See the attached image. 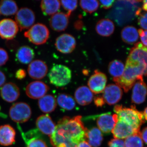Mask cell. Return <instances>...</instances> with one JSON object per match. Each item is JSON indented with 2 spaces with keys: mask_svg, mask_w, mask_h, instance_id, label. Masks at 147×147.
I'll return each instance as SVG.
<instances>
[{
  "mask_svg": "<svg viewBox=\"0 0 147 147\" xmlns=\"http://www.w3.org/2000/svg\"><path fill=\"white\" fill-rule=\"evenodd\" d=\"M24 36L29 41L36 45H41L47 42L50 36V31L44 24L37 23L24 33Z\"/></svg>",
  "mask_w": 147,
  "mask_h": 147,
  "instance_id": "8992f818",
  "label": "cell"
},
{
  "mask_svg": "<svg viewBox=\"0 0 147 147\" xmlns=\"http://www.w3.org/2000/svg\"><path fill=\"white\" fill-rule=\"evenodd\" d=\"M140 134L142 140L147 144V127L143 129Z\"/></svg>",
  "mask_w": 147,
  "mask_h": 147,
  "instance_id": "7bdbcfd3",
  "label": "cell"
},
{
  "mask_svg": "<svg viewBox=\"0 0 147 147\" xmlns=\"http://www.w3.org/2000/svg\"><path fill=\"white\" fill-rule=\"evenodd\" d=\"M75 38L68 34H64L57 38L55 42V47L59 52L67 54L72 53L76 47Z\"/></svg>",
  "mask_w": 147,
  "mask_h": 147,
  "instance_id": "7c38bea8",
  "label": "cell"
},
{
  "mask_svg": "<svg viewBox=\"0 0 147 147\" xmlns=\"http://www.w3.org/2000/svg\"><path fill=\"white\" fill-rule=\"evenodd\" d=\"M121 37L124 42L127 44H134L137 42L139 37L137 29L132 26L124 27L121 32Z\"/></svg>",
  "mask_w": 147,
  "mask_h": 147,
  "instance_id": "f1b7e54d",
  "label": "cell"
},
{
  "mask_svg": "<svg viewBox=\"0 0 147 147\" xmlns=\"http://www.w3.org/2000/svg\"><path fill=\"white\" fill-rule=\"evenodd\" d=\"M15 19L18 28L23 31L29 29L33 26L35 21V15L30 9L22 7L17 11Z\"/></svg>",
  "mask_w": 147,
  "mask_h": 147,
  "instance_id": "ba28073f",
  "label": "cell"
},
{
  "mask_svg": "<svg viewBox=\"0 0 147 147\" xmlns=\"http://www.w3.org/2000/svg\"><path fill=\"white\" fill-rule=\"evenodd\" d=\"M140 133L141 131L126 138L124 142L125 147H143L144 143Z\"/></svg>",
  "mask_w": 147,
  "mask_h": 147,
  "instance_id": "d6a6232c",
  "label": "cell"
},
{
  "mask_svg": "<svg viewBox=\"0 0 147 147\" xmlns=\"http://www.w3.org/2000/svg\"><path fill=\"white\" fill-rule=\"evenodd\" d=\"M139 132H140V131L135 129L126 123L117 119L116 116L115 125L112 131L115 139H126L129 136Z\"/></svg>",
  "mask_w": 147,
  "mask_h": 147,
  "instance_id": "2e32d148",
  "label": "cell"
},
{
  "mask_svg": "<svg viewBox=\"0 0 147 147\" xmlns=\"http://www.w3.org/2000/svg\"><path fill=\"white\" fill-rule=\"evenodd\" d=\"M95 30L98 34L101 36H110L115 31V24L110 19H101L96 25Z\"/></svg>",
  "mask_w": 147,
  "mask_h": 147,
  "instance_id": "cb8c5ba5",
  "label": "cell"
},
{
  "mask_svg": "<svg viewBox=\"0 0 147 147\" xmlns=\"http://www.w3.org/2000/svg\"><path fill=\"white\" fill-rule=\"evenodd\" d=\"M38 105L40 110L45 113H51L55 110L57 107L56 99L53 95L47 94L40 98Z\"/></svg>",
  "mask_w": 147,
  "mask_h": 147,
  "instance_id": "4316f807",
  "label": "cell"
},
{
  "mask_svg": "<svg viewBox=\"0 0 147 147\" xmlns=\"http://www.w3.org/2000/svg\"><path fill=\"white\" fill-rule=\"evenodd\" d=\"M88 117L89 118H87L96 119L98 129L105 134H110L114 128L116 122L115 114L112 115L111 113H104Z\"/></svg>",
  "mask_w": 147,
  "mask_h": 147,
  "instance_id": "9c48e42d",
  "label": "cell"
},
{
  "mask_svg": "<svg viewBox=\"0 0 147 147\" xmlns=\"http://www.w3.org/2000/svg\"><path fill=\"white\" fill-rule=\"evenodd\" d=\"M6 80V77L5 74L0 70V87L4 85Z\"/></svg>",
  "mask_w": 147,
  "mask_h": 147,
  "instance_id": "ee69618b",
  "label": "cell"
},
{
  "mask_svg": "<svg viewBox=\"0 0 147 147\" xmlns=\"http://www.w3.org/2000/svg\"><path fill=\"white\" fill-rule=\"evenodd\" d=\"M61 2L57 0H43L40 3V8L45 16L55 14L59 10Z\"/></svg>",
  "mask_w": 147,
  "mask_h": 147,
  "instance_id": "83f0119b",
  "label": "cell"
},
{
  "mask_svg": "<svg viewBox=\"0 0 147 147\" xmlns=\"http://www.w3.org/2000/svg\"><path fill=\"white\" fill-rule=\"evenodd\" d=\"M99 5V2L96 0H83L80 1V7L82 9L90 13L97 10Z\"/></svg>",
  "mask_w": 147,
  "mask_h": 147,
  "instance_id": "836d02e7",
  "label": "cell"
},
{
  "mask_svg": "<svg viewBox=\"0 0 147 147\" xmlns=\"http://www.w3.org/2000/svg\"><path fill=\"white\" fill-rule=\"evenodd\" d=\"M29 76L32 79L40 80L47 75L48 67L45 62L40 60L32 61L28 69Z\"/></svg>",
  "mask_w": 147,
  "mask_h": 147,
  "instance_id": "ac0fdd59",
  "label": "cell"
},
{
  "mask_svg": "<svg viewBox=\"0 0 147 147\" xmlns=\"http://www.w3.org/2000/svg\"><path fill=\"white\" fill-rule=\"evenodd\" d=\"M86 130L82 116L65 117L59 121L50 135V142L53 147H76L86 140Z\"/></svg>",
  "mask_w": 147,
  "mask_h": 147,
  "instance_id": "6da1fadb",
  "label": "cell"
},
{
  "mask_svg": "<svg viewBox=\"0 0 147 147\" xmlns=\"http://www.w3.org/2000/svg\"><path fill=\"white\" fill-rule=\"evenodd\" d=\"M57 102L61 108L66 110H72L76 105L73 97L66 94L59 95L57 98Z\"/></svg>",
  "mask_w": 147,
  "mask_h": 147,
  "instance_id": "1f68e13d",
  "label": "cell"
},
{
  "mask_svg": "<svg viewBox=\"0 0 147 147\" xmlns=\"http://www.w3.org/2000/svg\"><path fill=\"white\" fill-rule=\"evenodd\" d=\"M0 93L3 99L9 102L16 101L20 94L19 88L16 84L12 82L5 84L1 88Z\"/></svg>",
  "mask_w": 147,
  "mask_h": 147,
  "instance_id": "d6986e66",
  "label": "cell"
},
{
  "mask_svg": "<svg viewBox=\"0 0 147 147\" xmlns=\"http://www.w3.org/2000/svg\"><path fill=\"white\" fill-rule=\"evenodd\" d=\"M76 147H92L88 142L84 141L79 143Z\"/></svg>",
  "mask_w": 147,
  "mask_h": 147,
  "instance_id": "f6af8a7d",
  "label": "cell"
},
{
  "mask_svg": "<svg viewBox=\"0 0 147 147\" xmlns=\"http://www.w3.org/2000/svg\"><path fill=\"white\" fill-rule=\"evenodd\" d=\"M19 28L16 22L11 18L0 21V36L4 39L11 40L15 37Z\"/></svg>",
  "mask_w": 147,
  "mask_h": 147,
  "instance_id": "4fadbf2b",
  "label": "cell"
},
{
  "mask_svg": "<svg viewBox=\"0 0 147 147\" xmlns=\"http://www.w3.org/2000/svg\"><path fill=\"white\" fill-rule=\"evenodd\" d=\"M125 67L124 64L121 61L114 60L109 64L108 70L109 74L113 78H117L122 76Z\"/></svg>",
  "mask_w": 147,
  "mask_h": 147,
  "instance_id": "4dcf8cb0",
  "label": "cell"
},
{
  "mask_svg": "<svg viewBox=\"0 0 147 147\" xmlns=\"http://www.w3.org/2000/svg\"><path fill=\"white\" fill-rule=\"evenodd\" d=\"M144 117L145 119L147 121V107L145 108L144 110Z\"/></svg>",
  "mask_w": 147,
  "mask_h": 147,
  "instance_id": "7dc6e473",
  "label": "cell"
},
{
  "mask_svg": "<svg viewBox=\"0 0 147 147\" xmlns=\"http://www.w3.org/2000/svg\"><path fill=\"white\" fill-rule=\"evenodd\" d=\"M49 23L51 28L55 31H63L68 27L69 16L63 12H57L50 18Z\"/></svg>",
  "mask_w": 147,
  "mask_h": 147,
  "instance_id": "ffe728a7",
  "label": "cell"
},
{
  "mask_svg": "<svg viewBox=\"0 0 147 147\" xmlns=\"http://www.w3.org/2000/svg\"><path fill=\"white\" fill-rule=\"evenodd\" d=\"M9 115L12 121L17 123H24L29 120L32 115V110L28 104L18 102L11 107Z\"/></svg>",
  "mask_w": 147,
  "mask_h": 147,
  "instance_id": "52a82bcc",
  "label": "cell"
},
{
  "mask_svg": "<svg viewBox=\"0 0 147 147\" xmlns=\"http://www.w3.org/2000/svg\"><path fill=\"white\" fill-rule=\"evenodd\" d=\"M86 139L92 147H98L103 141V136L100 129L97 127H93L88 129L87 128Z\"/></svg>",
  "mask_w": 147,
  "mask_h": 147,
  "instance_id": "d4e9b609",
  "label": "cell"
},
{
  "mask_svg": "<svg viewBox=\"0 0 147 147\" xmlns=\"http://www.w3.org/2000/svg\"><path fill=\"white\" fill-rule=\"evenodd\" d=\"M36 124L38 129L41 133L49 136L52 134L56 126L51 117L47 114L38 117Z\"/></svg>",
  "mask_w": 147,
  "mask_h": 147,
  "instance_id": "7402d4cb",
  "label": "cell"
},
{
  "mask_svg": "<svg viewBox=\"0 0 147 147\" xmlns=\"http://www.w3.org/2000/svg\"><path fill=\"white\" fill-rule=\"evenodd\" d=\"M63 8L67 11V13L69 17L72 11L75 10L77 8L78 5V1L76 0L73 1H60Z\"/></svg>",
  "mask_w": 147,
  "mask_h": 147,
  "instance_id": "e575fe53",
  "label": "cell"
},
{
  "mask_svg": "<svg viewBox=\"0 0 147 147\" xmlns=\"http://www.w3.org/2000/svg\"><path fill=\"white\" fill-rule=\"evenodd\" d=\"M122 95V90L120 87L115 84H110L105 87L102 97L108 105H113L120 100Z\"/></svg>",
  "mask_w": 147,
  "mask_h": 147,
  "instance_id": "e0dca14e",
  "label": "cell"
},
{
  "mask_svg": "<svg viewBox=\"0 0 147 147\" xmlns=\"http://www.w3.org/2000/svg\"><path fill=\"white\" fill-rule=\"evenodd\" d=\"M16 131L8 124L0 126V144L4 146H11L15 142Z\"/></svg>",
  "mask_w": 147,
  "mask_h": 147,
  "instance_id": "44dd1931",
  "label": "cell"
},
{
  "mask_svg": "<svg viewBox=\"0 0 147 147\" xmlns=\"http://www.w3.org/2000/svg\"><path fill=\"white\" fill-rule=\"evenodd\" d=\"M50 88L44 82L36 81L31 82L26 88L27 95L32 99H40L46 94Z\"/></svg>",
  "mask_w": 147,
  "mask_h": 147,
  "instance_id": "5bb4252c",
  "label": "cell"
},
{
  "mask_svg": "<svg viewBox=\"0 0 147 147\" xmlns=\"http://www.w3.org/2000/svg\"><path fill=\"white\" fill-rule=\"evenodd\" d=\"M143 2L142 9H143V10L147 11V0L143 1Z\"/></svg>",
  "mask_w": 147,
  "mask_h": 147,
  "instance_id": "bcb514c9",
  "label": "cell"
},
{
  "mask_svg": "<svg viewBox=\"0 0 147 147\" xmlns=\"http://www.w3.org/2000/svg\"><path fill=\"white\" fill-rule=\"evenodd\" d=\"M18 127L26 144V147H48L46 142L41 137V132L38 129H32L24 133L18 124Z\"/></svg>",
  "mask_w": 147,
  "mask_h": 147,
  "instance_id": "30bf717a",
  "label": "cell"
},
{
  "mask_svg": "<svg viewBox=\"0 0 147 147\" xmlns=\"http://www.w3.org/2000/svg\"><path fill=\"white\" fill-rule=\"evenodd\" d=\"M34 52L31 47L24 45L18 48L16 57L17 60L22 64L30 63L34 57Z\"/></svg>",
  "mask_w": 147,
  "mask_h": 147,
  "instance_id": "484cf974",
  "label": "cell"
},
{
  "mask_svg": "<svg viewBox=\"0 0 147 147\" xmlns=\"http://www.w3.org/2000/svg\"><path fill=\"white\" fill-rule=\"evenodd\" d=\"M114 111L118 119L126 123L139 131L142 124L145 122L143 112L138 111L135 105H131V108H128L122 105H116Z\"/></svg>",
  "mask_w": 147,
  "mask_h": 147,
  "instance_id": "7a4b0ae2",
  "label": "cell"
},
{
  "mask_svg": "<svg viewBox=\"0 0 147 147\" xmlns=\"http://www.w3.org/2000/svg\"><path fill=\"white\" fill-rule=\"evenodd\" d=\"M107 77L106 74L95 70L88 81L89 88L92 92L98 94L102 92L106 87Z\"/></svg>",
  "mask_w": 147,
  "mask_h": 147,
  "instance_id": "8fae6325",
  "label": "cell"
},
{
  "mask_svg": "<svg viewBox=\"0 0 147 147\" xmlns=\"http://www.w3.org/2000/svg\"><path fill=\"white\" fill-rule=\"evenodd\" d=\"M109 147H125V142L122 139H113L108 142Z\"/></svg>",
  "mask_w": 147,
  "mask_h": 147,
  "instance_id": "74e56055",
  "label": "cell"
},
{
  "mask_svg": "<svg viewBox=\"0 0 147 147\" xmlns=\"http://www.w3.org/2000/svg\"><path fill=\"white\" fill-rule=\"evenodd\" d=\"M138 33L140 36L142 44L147 47V30H143L142 29L138 30Z\"/></svg>",
  "mask_w": 147,
  "mask_h": 147,
  "instance_id": "f35d334b",
  "label": "cell"
},
{
  "mask_svg": "<svg viewBox=\"0 0 147 147\" xmlns=\"http://www.w3.org/2000/svg\"><path fill=\"white\" fill-rule=\"evenodd\" d=\"M126 63L137 65L142 68L144 75L147 76V47L142 42L136 43L130 50Z\"/></svg>",
  "mask_w": 147,
  "mask_h": 147,
  "instance_id": "5b68a950",
  "label": "cell"
},
{
  "mask_svg": "<svg viewBox=\"0 0 147 147\" xmlns=\"http://www.w3.org/2000/svg\"><path fill=\"white\" fill-rule=\"evenodd\" d=\"M8 59V53L4 49L0 47V67L5 65Z\"/></svg>",
  "mask_w": 147,
  "mask_h": 147,
  "instance_id": "d590c367",
  "label": "cell"
},
{
  "mask_svg": "<svg viewBox=\"0 0 147 147\" xmlns=\"http://www.w3.org/2000/svg\"><path fill=\"white\" fill-rule=\"evenodd\" d=\"M143 75V70L139 66L126 63L122 76L119 78H113V80L118 86L123 89L125 92H127L131 89L138 77Z\"/></svg>",
  "mask_w": 147,
  "mask_h": 147,
  "instance_id": "3957f363",
  "label": "cell"
},
{
  "mask_svg": "<svg viewBox=\"0 0 147 147\" xmlns=\"http://www.w3.org/2000/svg\"><path fill=\"white\" fill-rule=\"evenodd\" d=\"M26 72L25 69H20L16 71L15 76L18 80H22L26 76Z\"/></svg>",
  "mask_w": 147,
  "mask_h": 147,
  "instance_id": "60d3db41",
  "label": "cell"
},
{
  "mask_svg": "<svg viewBox=\"0 0 147 147\" xmlns=\"http://www.w3.org/2000/svg\"><path fill=\"white\" fill-rule=\"evenodd\" d=\"M95 105L97 107H102L105 104L104 99L101 96H96L94 98Z\"/></svg>",
  "mask_w": 147,
  "mask_h": 147,
  "instance_id": "b9f144b4",
  "label": "cell"
},
{
  "mask_svg": "<svg viewBox=\"0 0 147 147\" xmlns=\"http://www.w3.org/2000/svg\"><path fill=\"white\" fill-rule=\"evenodd\" d=\"M18 7L16 2L11 0L0 1V13L5 16H12L17 13Z\"/></svg>",
  "mask_w": 147,
  "mask_h": 147,
  "instance_id": "f546056e",
  "label": "cell"
},
{
  "mask_svg": "<svg viewBox=\"0 0 147 147\" xmlns=\"http://www.w3.org/2000/svg\"><path fill=\"white\" fill-rule=\"evenodd\" d=\"M138 18V24L142 28L147 30V12L141 13Z\"/></svg>",
  "mask_w": 147,
  "mask_h": 147,
  "instance_id": "8d00e7d4",
  "label": "cell"
},
{
  "mask_svg": "<svg viewBox=\"0 0 147 147\" xmlns=\"http://www.w3.org/2000/svg\"><path fill=\"white\" fill-rule=\"evenodd\" d=\"M74 97L78 104L85 106L92 102L94 95L89 88L86 86H82L79 87L75 91Z\"/></svg>",
  "mask_w": 147,
  "mask_h": 147,
  "instance_id": "603a6c76",
  "label": "cell"
},
{
  "mask_svg": "<svg viewBox=\"0 0 147 147\" xmlns=\"http://www.w3.org/2000/svg\"></svg>",
  "mask_w": 147,
  "mask_h": 147,
  "instance_id": "681fc988",
  "label": "cell"
},
{
  "mask_svg": "<svg viewBox=\"0 0 147 147\" xmlns=\"http://www.w3.org/2000/svg\"><path fill=\"white\" fill-rule=\"evenodd\" d=\"M0 14H1V13H0Z\"/></svg>",
  "mask_w": 147,
  "mask_h": 147,
  "instance_id": "c3c4849f",
  "label": "cell"
},
{
  "mask_svg": "<svg viewBox=\"0 0 147 147\" xmlns=\"http://www.w3.org/2000/svg\"><path fill=\"white\" fill-rule=\"evenodd\" d=\"M98 2L101 7L105 9H109L112 7L115 1L114 0H110V1H100Z\"/></svg>",
  "mask_w": 147,
  "mask_h": 147,
  "instance_id": "ab89813d",
  "label": "cell"
},
{
  "mask_svg": "<svg viewBox=\"0 0 147 147\" xmlns=\"http://www.w3.org/2000/svg\"><path fill=\"white\" fill-rule=\"evenodd\" d=\"M71 77L72 74L70 69L63 65L53 66L48 74L50 83L57 87L66 86L71 81Z\"/></svg>",
  "mask_w": 147,
  "mask_h": 147,
  "instance_id": "277c9868",
  "label": "cell"
},
{
  "mask_svg": "<svg viewBox=\"0 0 147 147\" xmlns=\"http://www.w3.org/2000/svg\"><path fill=\"white\" fill-rule=\"evenodd\" d=\"M134 85L131 96V102L134 104H142L146 100L147 95V85L143 80V76H139Z\"/></svg>",
  "mask_w": 147,
  "mask_h": 147,
  "instance_id": "9a60e30c",
  "label": "cell"
}]
</instances>
